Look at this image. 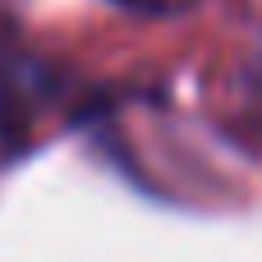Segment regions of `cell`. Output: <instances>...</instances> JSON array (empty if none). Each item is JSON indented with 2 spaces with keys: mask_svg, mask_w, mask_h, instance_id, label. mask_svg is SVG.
<instances>
[{
  "mask_svg": "<svg viewBox=\"0 0 262 262\" xmlns=\"http://www.w3.org/2000/svg\"><path fill=\"white\" fill-rule=\"evenodd\" d=\"M129 5H143V9H180L189 0H129Z\"/></svg>",
  "mask_w": 262,
  "mask_h": 262,
  "instance_id": "6da1fadb",
  "label": "cell"
}]
</instances>
